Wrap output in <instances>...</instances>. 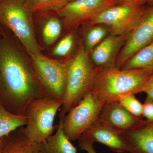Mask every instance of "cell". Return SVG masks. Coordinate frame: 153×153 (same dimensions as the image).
<instances>
[{
  "label": "cell",
  "mask_w": 153,
  "mask_h": 153,
  "mask_svg": "<svg viewBox=\"0 0 153 153\" xmlns=\"http://www.w3.org/2000/svg\"><path fill=\"white\" fill-rule=\"evenodd\" d=\"M33 12L28 0H0V22L32 54H41L33 28Z\"/></svg>",
  "instance_id": "cell-5"
},
{
  "label": "cell",
  "mask_w": 153,
  "mask_h": 153,
  "mask_svg": "<svg viewBox=\"0 0 153 153\" xmlns=\"http://www.w3.org/2000/svg\"><path fill=\"white\" fill-rule=\"evenodd\" d=\"M119 3V0H74L57 12L67 31L78 29L101 11Z\"/></svg>",
  "instance_id": "cell-10"
},
{
  "label": "cell",
  "mask_w": 153,
  "mask_h": 153,
  "mask_svg": "<svg viewBox=\"0 0 153 153\" xmlns=\"http://www.w3.org/2000/svg\"><path fill=\"white\" fill-rule=\"evenodd\" d=\"M78 31L83 47L88 55L110 34L108 28L103 25H83L79 27Z\"/></svg>",
  "instance_id": "cell-19"
},
{
  "label": "cell",
  "mask_w": 153,
  "mask_h": 153,
  "mask_svg": "<svg viewBox=\"0 0 153 153\" xmlns=\"http://www.w3.org/2000/svg\"><path fill=\"white\" fill-rule=\"evenodd\" d=\"M2 153H44L42 144L29 142L20 128L5 137Z\"/></svg>",
  "instance_id": "cell-18"
},
{
  "label": "cell",
  "mask_w": 153,
  "mask_h": 153,
  "mask_svg": "<svg viewBox=\"0 0 153 153\" xmlns=\"http://www.w3.org/2000/svg\"><path fill=\"white\" fill-rule=\"evenodd\" d=\"M126 35L110 34L106 36L89 54L94 65L99 68L114 67L116 60L125 42Z\"/></svg>",
  "instance_id": "cell-13"
},
{
  "label": "cell",
  "mask_w": 153,
  "mask_h": 153,
  "mask_svg": "<svg viewBox=\"0 0 153 153\" xmlns=\"http://www.w3.org/2000/svg\"><path fill=\"white\" fill-rule=\"evenodd\" d=\"M63 102L46 97L34 100L28 105L25 114L27 117V125L21 127L28 141L42 144L53 134L58 126L54 125L55 117Z\"/></svg>",
  "instance_id": "cell-4"
},
{
  "label": "cell",
  "mask_w": 153,
  "mask_h": 153,
  "mask_svg": "<svg viewBox=\"0 0 153 153\" xmlns=\"http://www.w3.org/2000/svg\"><path fill=\"white\" fill-rule=\"evenodd\" d=\"M153 73L144 69L97 68L91 91L105 102L118 101L122 97L143 92Z\"/></svg>",
  "instance_id": "cell-2"
},
{
  "label": "cell",
  "mask_w": 153,
  "mask_h": 153,
  "mask_svg": "<svg viewBox=\"0 0 153 153\" xmlns=\"http://www.w3.org/2000/svg\"><path fill=\"white\" fill-rule=\"evenodd\" d=\"M80 43L78 28L67 30L54 45L43 54L54 60L67 62L76 54Z\"/></svg>",
  "instance_id": "cell-16"
},
{
  "label": "cell",
  "mask_w": 153,
  "mask_h": 153,
  "mask_svg": "<svg viewBox=\"0 0 153 153\" xmlns=\"http://www.w3.org/2000/svg\"><path fill=\"white\" fill-rule=\"evenodd\" d=\"M81 137L93 143L102 144L114 152L128 153L121 134L98 120Z\"/></svg>",
  "instance_id": "cell-14"
},
{
  "label": "cell",
  "mask_w": 153,
  "mask_h": 153,
  "mask_svg": "<svg viewBox=\"0 0 153 153\" xmlns=\"http://www.w3.org/2000/svg\"><path fill=\"white\" fill-rule=\"evenodd\" d=\"M78 140L79 149L87 153H97L93 146L94 143L90 140L80 137Z\"/></svg>",
  "instance_id": "cell-24"
},
{
  "label": "cell",
  "mask_w": 153,
  "mask_h": 153,
  "mask_svg": "<svg viewBox=\"0 0 153 153\" xmlns=\"http://www.w3.org/2000/svg\"><path fill=\"white\" fill-rule=\"evenodd\" d=\"M97 70L81 41L76 54L67 62L66 90L59 116L65 117L91 90Z\"/></svg>",
  "instance_id": "cell-3"
},
{
  "label": "cell",
  "mask_w": 153,
  "mask_h": 153,
  "mask_svg": "<svg viewBox=\"0 0 153 153\" xmlns=\"http://www.w3.org/2000/svg\"><path fill=\"white\" fill-rule=\"evenodd\" d=\"M26 115L11 113L0 103V137L8 136L13 132L27 125Z\"/></svg>",
  "instance_id": "cell-21"
},
{
  "label": "cell",
  "mask_w": 153,
  "mask_h": 153,
  "mask_svg": "<svg viewBox=\"0 0 153 153\" xmlns=\"http://www.w3.org/2000/svg\"><path fill=\"white\" fill-rule=\"evenodd\" d=\"M5 141V137H0V153H2Z\"/></svg>",
  "instance_id": "cell-28"
},
{
  "label": "cell",
  "mask_w": 153,
  "mask_h": 153,
  "mask_svg": "<svg viewBox=\"0 0 153 153\" xmlns=\"http://www.w3.org/2000/svg\"><path fill=\"white\" fill-rule=\"evenodd\" d=\"M98 121L121 134L138 126L145 121L132 114L118 101L105 102Z\"/></svg>",
  "instance_id": "cell-12"
},
{
  "label": "cell",
  "mask_w": 153,
  "mask_h": 153,
  "mask_svg": "<svg viewBox=\"0 0 153 153\" xmlns=\"http://www.w3.org/2000/svg\"><path fill=\"white\" fill-rule=\"evenodd\" d=\"M118 102L132 114L141 117L142 115L143 104L136 97L134 94H129L122 97Z\"/></svg>",
  "instance_id": "cell-23"
},
{
  "label": "cell",
  "mask_w": 153,
  "mask_h": 153,
  "mask_svg": "<svg viewBox=\"0 0 153 153\" xmlns=\"http://www.w3.org/2000/svg\"><path fill=\"white\" fill-rule=\"evenodd\" d=\"M33 13L44 11H58L69 0H28Z\"/></svg>",
  "instance_id": "cell-22"
},
{
  "label": "cell",
  "mask_w": 153,
  "mask_h": 153,
  "mask_svg": "<svg viewBox=\"0 0 153 153\" xmlns=\"http://www.w3.org/2000/svg\"><path fill=\"white\" fill-rule=\"evenodd\" d=\"M46 97L30 52L0 22V103L11 113L25 115L33 100Z\"/></svg>",
  "instance_id": "cell-1"
},
{
  "label": "cell",
  "mask_w": 153,
  "mask_h": 153,
  "mask_svg": "<svg viewBox=\"0 0 153 153\" xmlns=\"http://www.w3.org/2000/svg\"><path fill=\"white\" fill-rule=\"evenodd\" d=\"M142 116L148 121L153 122V100L144 102Z\"/></svg>",
  "instance_id": "cell-26"
},
{
  "label": "cell",
  "mask_w": 153,
  "mask_h": 153,
  "mask_svg": "<svg viewBox=\"0 0 153 153\" xmlns=\"http://www.w3.org/2000/svg\"><path fill=\"white\" fill-rule=\"evenodd\" d=\"M143 92L146 94V97L145 102L153 100V73L150 76L146 82Z\"/></svg>",
  "instance_id": "cell-25"
},
{
  "label": "cell",
  "mask_w": 153,
  "mask_h": 153,
  "mask_svg": "<svg viewBox=\"0 0 153 153\" xmlns=\"http://www.w3.org/2000/svg\"><path fill=\"white\" fill-rule=\"evenodd\" d=\"M30 54L37 77L46 96L63 101L66 87L67 62L51 59L43 53Z\"/></svg>",
  "instance_id": "cell-8"
},
{
  "label": "cell",
  "mask_w": 153,
  "mask_h": 153,
  "mask_svg": "<svg viewBox=\"0 0 153 153\" xmlns=\"http://www.w3.org/2000/svg\"><path fill=\"white\" fill-rule=\"evenodd\" d=\"M33 19L35 38L42 53L50 49L67 31L57 11L35 12Z\"/></svg>",
  "instance_id": "cell-11"
},
{
  "label": "cell",
  "mask_w": 153,
  "mask_h": 153,
  "mask_svg": "<svg viewBox=\"0 0 153 153\" xmlns=\"http://www.w3.org/2000/svg\"><path fill=\"white\" fill-rule=\"evenodd\" d=\"M146 7L140 3H119L101 11L83 25H103L108 28L110 34L126 35L136 25Z\"/></svg>",
  "instance_id": "cell-6"
},
{
  "label": "cell",
  "mask_w": 153,
  "mask_h": 153,
  "mask_svg": "<svg viewBox=\"0 0 153 153\" xmlns=\"http://www.w3.org/2000/svg\"><path fill=\"white\" fill-rule=\"evenodd\" d=\"M120 69H144L153 72V42L132 55Z\"/></svg>",
  "instance_id": "cell-20"
},
{
  "label": "cell",
  "mask_w": 153,
  "mask_h": 153,
  "mask_svg": "<svg viewBox=\"0 0 153 153\" xmlns=\"http://www.w3.org/2000/svg\"><path fill=\"white\" fill-rule=\"evenodd\" d=\"M120 2H134L140 3L143 4H153V0H119Z\"/></svg>",
  "instance_id": "cell-27"
},
{
  "label": "cell",
  "mask_w": 153,
  "mask_h": 153,
  "mask_svg": "<svg viewBox=\"0 0 153 153\" xmlns=\"http://www.w3.org/2000/svg\"><path fill=\"white\" fill-rule=\"evenodd\" d=\"M153 42V4L147 7L136 25L126 35L125 44L114 67L120 69L126 61L140 49Z\"/></svg>",
  "instance_id": "cell-9"
},
{
  "label": "cell",
  "mask_w": 153,
  "mask_h": 153,
  "mask_svg": "<svg viewBox=\"0 0 153 153\" xmlns=\"http://www.w3.org/2000/svg\"><path fill=\"white\" fill-rule=\"evenodd\" d=\"M60 120L56 133L48 137L42 144L44 153H77L76 148L63 132V123L65 117L59 116Z\"/></svg>",
  "instance_id": "cell-17"
},
{
  "label": "cell",
  "mask_w": 153,
  "mask_h": 153,
  "mask_svg": "<svg viewBox=\"0 0 153 153\" xmlns=\"http://www.w3.org/2000/svg\"><path fill=\"white\" fill-rule=\"evenodd\" d=\"M121 136L128 153H153V122L145 120Z\"/></svg>",
  "instance_id": "cell-15"
},
{
  "label": "cell",
  "mask_w": 153,
  "mask_h": 153,
  "mask_svg": "<svg viewBox=\"0 0 153 153\" xmlns=\"http://www.w3.org/2000/svg\"><path fill=\"white\" fill-rule=\"evenodd\" d=\"M105 103L90 91L72 108L65 116L63 123V132L68 139L71 141L79 139L94 124Z\"/></svg>",
  "instance_id": "cell-7"
},
{
  "label": "cell",
  "mask_w": 153,
  "mask_h": 153,
  "mask_svg": "<svg viewBox=\"0 0 153 153\" xmlns=\"http://www.w3.org/2000/svg\"><path fill=\"white\" fill-rule=\"evenodd\" d=\"M74 1V0H69V2L71 1Z\"/></svg>",
  "instance_id": "cell-29"
}]
</instances>
